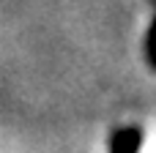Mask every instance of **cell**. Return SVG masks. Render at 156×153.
<instances>
[{
	"label": "cell",
	"instance_id": "6da1fadb",
	"mask_svg": "<svg viewBox=\"0 0 156 153\" xmlns=\"http://www.w3.org/2000/svg\"><path fill=\"white\" fill-rule=\"evenodd\" d=\"M140 148H143V131H140V126L118 129L115 137L110 140V153H140Z\"/></svg>",
	"mask_w": 156,
	"mask_h": 153
}]
</instances>
